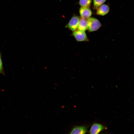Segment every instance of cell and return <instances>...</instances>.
Listing matches in <instances>:
<instances>
[{
	"instance_id": "52a82bcc",
	"label": "cell",
	"mask_w": 134,
	"mask_h": 134,
	"mask_svg": "<svg viewBox=\"0 0 134 134\" xmlns=\"http://www.w3.org/2000/svg\"><path fill=\"white\" fill-rule=\"evenodd\" d=\"M87 131V128L83 126H76L71 131L70 134H85Z\"/></svg>"
},
{
	"instance_id": "6da1fadb",
	"label": "cell",
	"mask_w": 134,
	"mask_h": 134,
	"mask_svg": "<svg viewBox=\"0 0 134 134\" xmlns=\"http://www.w3.org/2000/svg\"><path fill=\"white\" fill-rule=\"evenodd\" d=\"M101 26L100 22L96 18L90 17L87 19V29L90 32L97 31Z\"/></svg>"
},
{
	"instance_id": "277c9868",
	"label": "cell",
	"mask_w": 134,
	"mask_h": 134,
	"mask_svg": "<svg viewBox=\"0 0 134 134\" xmlns=\"http://www.w3.org/2000/svg\"><path fill=\"white\" fill-rule=\"evenodd\" d=\"M79 12L81 18L86 19L90 18L92 14L91 10L89 7H81Z\"/></svg>"
},
{
	"instance_id": "8fae6325",
	"label": "cell",
	"mask_w": 134,
	"mask_h": 134,
	"mask_svg": "<svg viewBox=\"0 0 134 134\" xmlns=\"http://www.w3.org/2000/svg\"><path fill=\"white\" fill-rule=\"evenodd\" d=\"M2 65L1 60V56L0 54V72H1L2 70Z\"/></svg>"
},
{
	"instance_id": "8992f818",
	"label": "cell",
	"mask_w": 134,
	"mask_h": 134,
	"mask_svg": "<svg viewBox=\"0 0 134 134\" xmlns=\"http://www.w3.org/2000/svg\"><path fill=\"white\" fill-rule=\"evenodd\" d=\"M104 128L101 124L95 123L92 126L90 130L91 134H98L103 130Z\"/></svg>"
},
{
	"instance_id": "5b68a950",
	"label": "cell",
	"mask_w": 134,
	"mask_h": 134,
	"mask_svg": "<svg viewBox=\"0 0 134 134\" xmlns=\"http://www.w3.org/2000/svg\"><path fill=\"white\" fill-rule=\"evenodd\" d=\"M109 10V6L106 4H102L98 8L97 14L98 15L104 16L107 14Z\"/></svg>"
},
{
	"instance_id": "9c48e42d",
	"label": "cell",
	"mask_w": 134,
	"mask_h": 134,
	"mask_svg": "<svg viewBox=\"0 0 134 134\" xmlns=\"http://www.w3.org/2000/svg\"><path fill=\"white\" fill-rule=\"evenodd\" d=\"M92 1V0H80L79 3L81 7H89Z\"/></svg>"
},
{
	"instance_id": "30bf717a",
	"label": "cell",
	"mask_w": 134,
	"mask_h": 134,
	"mask_svg": "<svg viewBox=\"0 0 134 134\" xmlns=\"http://www.w3.org/2000/svg\"><path fill=\"white\" fill-rule=\"evenodd\" d=\"M106 0H93V5L95 8H98Z\"/></svg>"
},
{
	"instance_id": "3957f363",
	"label": "cell",
	"mask_w": 134,
	"mask_h": 134,
	"mask_svg": "<svg viewBox=\"0 0 134 134\" xmlns=\"http://www.w3.org/2000/svg\"><path fill=\"white\" fill-rule=\"evenodd\" d=\"M79 20L80 18L78 16L76 15L73 16L67 24V27L73 32L76 31L77 29Z\"/></svg>"
},
{
	"instance_id": "ba28073f",
	"label": "cell",
	"mask_w": 134,
	"mask_h": 134,
	"mask_svg": "<svg viewBox=\"0 0 134 134\" xmlns=\"http://www.w3.org/2000/svg\"><path fill=\"white\" fill-rule=\"evenodd\" d=\"M87 29V19L81 18L80 19L78 30L85 31Z\"/></svg>"
},
{
	"instance_id": "7a4b0ae2",
	"label": "cell",
	"mask_w": 134,
	"mask_h": 134,
	"mask_svg": "<svg viewBox=\"0 0 134 134\" xmlns=\"http://www.w3.org/2000/svg\"><path fill=\"white\" fill-rule=\"evenodd\" d=\"M72 35L78 42L88 41L89 40L85 31L77 30L73 32Z\"/></svg>"
}]
</instances>
